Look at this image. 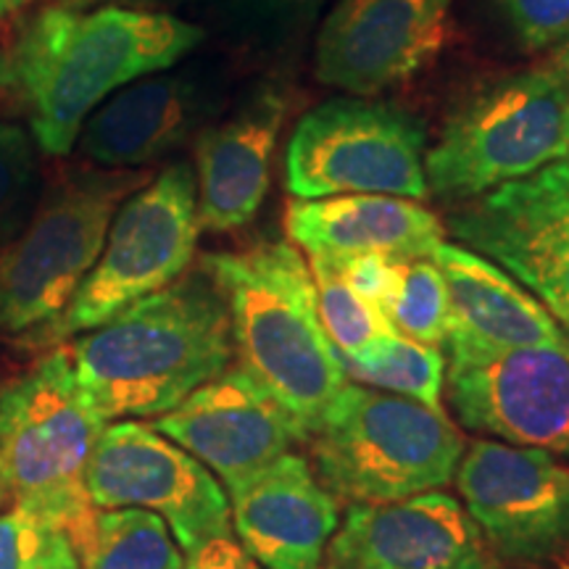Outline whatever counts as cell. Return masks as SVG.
I'll return each instance as SVG.
<instances>
[{"label":"cell","instance_id":"6da1fadb","mask_svg":"<svg viewBox=\"0 0 569 569\" xmlns=\"http://www.w3.org/2000/svg\"><path fill=\"white\" fill-rule=\"evenodd\" d=\"M201 27L159 11L46 6L13 34L0 82L17 92L42 153L67 156L111 92L174 67Z\"/></svg>","mask_w":569,"mask_h":569},{"label":"cell","instance_id":"7a4b0ae2","mask_svg":"<svg viewBox=\"0 0 569 569\" xmlns=\"http://www.w3.org/2000/svg\"><path fill=\"white\" fill-rule=\"evenodd\" d=\"M67 346L77 386L106 422L167 415L234 359L224 296L203 269Z\"/></svg>","mask_w":569,"mask_h":569},{"label":"cell","instance_id":"3957f363","mask_svg":"<svg viewBox=\"0 0 569 569\" xmlns=\"http://www.w3.org/2000/svg\"><path fill=\"white\" fill-rule=\"evenodd\" d=\"M201 269L222 290L232 348L243 369L309 440L348 377L327 338L301 251L284 240L206 253Z\"/></svg>","mask_w":569,"mask_h":569},{"label":"cell","instance_id":"277c9868","mask_svg":"<svg viewBox=\"0 0 569 569\" xmlns=\"http://www.w3.org/2000/svg\"><path fill=\"white\" fill-rule=\"evenodd\" d=\"M306 446L340 507H377L448 486L467 440L446 409L346 382Z\"/></svg>","mask_w":569,"mask_h":569},{"label":"cell","instance_id":"5b68a950","mask_svg":"<svg viewBox=\"0 0 569 569\" xmlns=\"http://www.w3.org/2000/svg\"><path fill=\"white\" fill-rule=\"evenodd\" d=\"M106 419L77 386L69 346H53L0 386V488L6 509L77 536L96 507L84 475Z\"/></svg>","mask_w":569,"mask_h":569},{"label":"cell","instance_id":"8992f818","mask_svg":"<svg viewBox=\"0 0 569 569\" xmlns=\"http://www.w3.org/2000/svg\"><path fill=\"white\" fill-rule=\"evenodd\" d=\"M151 182L140 169L61 177L0 248V338L21 343L63 315L96 267L119 206Z\"/></svg>","mask_w":569,"mask_h":569},{"label":"cell","instance_id":"52a82bcc","mask_svg":"<svg viewBox=\"0 0 569 569\" xmlns=\"http://www.w3.org/2000/svg\"><path fill=\"white\" fill-rule=\"evenodd\" d=\"M569 153V90L551 67L496 77L453 109L425 153L427 190L478 198Z\"/></svg>","mask_w":569,"mask_h":569},{"label":"cell","instance_id":"ba28073f","mask_svg":"<svg viewBox=\"0 0 569 569\" xmlns=\"http://www.w3.org/2000/svg\"><path fill=\"white\" fill-rule=\"evenodd\" d=\"M198 232L196 174L184 163H174L119 206L96 267L63 315L19 346L48 351L69 343L140 298L169 288L193 264Z\"/></svg>","mask_w":569,"mask_h":569},{"label":"cell","instance_id":"9c48e42d","mask_svg":"<svg viewBox=\"0 0 569 569\" xmlns=\"http://www.w3.org/2000/svg\"><path fill=\"white\" fill-rule=\"evenodd\" d=\"M284 184L293 198L377 193L430 196L425 177V130L396 106L336 98L296 124L284 153Z\"/></svg>","mask_w":569,"mask_h":569},{"label":"cell","instance_id":"30bf717a","mask_svg":"<svg viewBox=\"0 0 569 569\" xmlns=\"http://www.w3.org/2000/svg\"><path fill=\"white\" fill-rule=\"evenodd\" d=\"M453 480L501 565L569 567V465L538 448L478 438Z\"/></svg>","mask_w":569,"mask_h":569},{"label":"cell","instance_id":"8fae6325","mask_svg":"<svg viewBox=\"0 0 569 569\" xmlns=\"http://www.w3.org/2000/svg\"><path fill=\"white\" fill-rule=\"evenodd\" d=\"M96 509H146L169 525L184 557L213 540L234 538L230 496L217 475L153 425H106L88 475Z\"/></svg>","mask_w":569,"mask_h":569},{"label":"cell","instance_id":"7c38bea8","mask_svg":"<svg viewBox=\"0 0 569 569\" xmlns=\"http://www.w3.org/2000/svg\"><path fill=\"white\" fill-rule=\"evenodd\" d=\"M448 230L507 269L569 332V153L525 180L461 201Z\"/></svg>","mask_w":569,"mask_h":569},{"label":"cell","instance_id":"4fadbf2b","mask_svg":"<svg viewBox=\"0 0 569 569\" xmlns=\"http://www.w3.org/2000/svg\"><path fill=\"white\" fill-rule=\"evenodd\" d=\"M446 393L467 430L569 457V346L448 356Z\"/></svg>","mask_w":569,"mask_h":569},{"label":"cell","instance_id":"5bb4252c","mask_svg":"<svg viewBox=\"0 0 569 569\" xmlns=\"http://www.w3.org/2000/svg\"><path fill=\"white\" fill-rule=\"evenodd\" d=\"M451 0H338L315 48L322 84L375 96L422 74L448 42Z\"/></svg>","mask_w":569,"mask_h":569},{"label":"cell","instance_id":"9a60e30c","mask_svg":"<svg viewBox=\"0 0 569 569\" xmlns=\"http://www.w3.org/2000/svg\"><path fill=\"white\" fill-rule=\"evenodd\" d=\"M153 427L211 469L227 493L301 443L293 419L238 365L156 417Z\"/></svg>","mask_w":569,"mask_h":569},{"label":"cell","instance_id":"2e32d148","mask_svg":"<svg viewBox=\"0 0 569 569\" xmlns=\"http://www.w3.org/2000/svg\"><path fill=\"white\" fill-rule=\"evenodd\" d=\"M459 498L422 493L377 507H346L322 569H501Z\"/></svg>","mask_w":569,"mask_h":569},{"label":"cell","instance_id":"e0dca14e","mask_svg":"<svg viewBox=\"0 0 569 569\" xmlns=\"http://www.w3.org/2000/svg\"><path fill=\"white\" fill-rule=\"evenodd\" d=\"M227 496L232 536L261 569H322L340 503L319 486L309 459L284 453Z\"/></svg>","mask_w":569,"mask_h":569},{"label":"cell","instance_id":"ac0fdd59","mask_svg":"<svg viewBox=\"0 0 569 569\" xmlns=\"http://www.w3.org/2000/svg\"><path fill=\"white\" fill-rule=\"evenodd\" d=\"M448 290V356L569 346V332L496 261L461 243L430 253Z\"/></svg>","mask_w":569,"mask_h":569},{"label":"cell","instance_id":"d6986e66","mask_svg":"<svg viewBox=\"0 0 569 569\" xmlns=\"http://www.w3.org/2000/svg\"><path fill=\"white\" fill-rule=\"evenodd\" d=\"M290 101L282 88L267 84L222 124L196 142L198 224L209 232H232L251 224L269 190L272 161Z\"/></svg>","mask_w":569,"mask_h":569},{"label":"cell","instance_id":"ffe728a7","mask_svg":"<svg viewBox=\"0 0 569 569\" xmlns=\"http://www.w3.org/2000/svg\"><path fill=\"white\" fill-rule=\"evenodd\" d=\"M284 230L306 253L396 259H430L446 240V224L415 198L346 193L293 198L284 209Z\"/></svg>","mask_w":569,"mask_h":569},{"label":"cell","instance_id":"44dd1931","mask_svg":"<svg viewBox=\"0 0 569 569\" xmlns=\"http://www.w3.org/2000/svg\"><path fill=\"white\" fill-rule=\"evenodd\" d=\"M209 111L201 80L190 74H148L127 84L82 124L80 148L109 169H134L190 138Z\"/></svg>","mask_w":569,"mask_h":569},{"label":"cell","instance_id":"7402d4cb","mask_svg":"<svg viewBox=\"0 0 569 569\" xmlns=\"http://www.w3.org/2000/svg\"><path fill=\"white\" fill-rule=\"evenodd\" d=\"M69 543L80 569H184L188 561L169 525L146 509H96Z\"/></svg>","mask_w":569,"mask_h":569},{"label":"cell","instance_id":"603a6c76","mask_svg":"<svg viewBox=\"0 0 569 569\" xmlns=\"http://www.w3.org/2000/svg\"><path fill=\"white\" fill-rule=\"evenodd\" d=\"M340 365H343L348 380H353L356 386L386 390L393 396L415 398V401L427 403L432 409H443V348L417 343V340L393 330L365 359L340 356Z\"/></svg>","mask_w":569,"mask_h":569},{"label":"cell","instance_id":"cb8c5ba5","mask_svg":"<svg viewBox=\"0 0 569 569\" xmlns=\"http://www.w3.org/2000/svg\"><path fill=\"white\" fill-rule=\"evenodd\" d=\"M309 272L317 290V309L327 338L346 359H365L396 330L380 306L365 298L340 274L330 256L311 253Z\"/></svg>","mask_w":569,"mask_h":569},{"label":"cell","instance_id":"d4e9b609","mask_svg":"<svg viewBox=\"0 0 569 569\" xmlns=\"http://www.w3.org/2000/svg\"><path fill=\"white\" fill-rule=\"evenodd\" d=\"M388 319L401 336L443 348L448 338V290L432 259H398Z\"/></svg>","mask_w":569,"mask_h":569},{"label":"cell","instance_id":"484cf974","mask_svg":"<svg viewBox=\"0 0 569 569\" xmlns=\"http://www.w3.org/2000/svg\"><path fill=\"white\" fill-rule=\"evenodd\" d=\"M38 159L21 127L0 122V248L11 243L38 206Z\"/></svg>","mask_w":569,"mask_h":569},{"label":"cell","instance_id":"4316f807","mask_svg":"<svg viewBox=\"0 0 569 569\" xmlns=\"http://www.w3.org/2000/svg\"><path fill=\"white\" fill-rule=\"evenodd\" d=\"M525 51L557 48L569 38V0H496Z\"/></svg>","mask_w":569,"mask_h":569},{"label":"cell","instance_id":"83f0119b","mask_svg":"<svg viewBox=\"0 0 569 569\" xmlns=\"http://www.w3.org/2000/svg\"><path fill=\"white\" fill-rule=\"evenodd\" d=\"M51 528L24 511H0V569H34L42 549H46Z\"/></svg>","mask_w":569,"mask_h":569},{"label":"cell","instance_id":"f1b7e54d","mask_svg":"<svg viewBox=\"0 0 569 569\" xmlns=\"http://www.w3.org/2000/svg\"><path fill=\"white\" fill-rule=\"evenodd\" d=\"M325 256V253H322ZM340 269V274L369 298L375 306H380L388 315L390 298L396 293L398 282V259L386 253H359V256H330Z\"/></svg>","mask_w":569,"mask_h":569},{"label":"cell","instance_id":"f546056e","mask_svg":"<svg viewBox=\"0 0 569 569\" xmlns=\"http://www.w3.org/2000/svg\"><path fill=\"white\" fill-rule=\"evenodd\" d=\"M230 3L253 27L280 40L284 34L306 30L325 6V0H230Z\"/></svg>","mask_w":569,"mask_h":569},{"label":"cell","instance_id":"4dcf8cb0","mask_svg":"<svg viewBox=\"0 0 569 569\" xmlns=\"http://www.w3.org/2000/svg\"><path fill=\"white\" fill-rule=\"evenodd\" d=\"M184 569H261L256 561L243 551V546L234 538L213 540L203 546L201 551L188 557Z\"/></svg>","mask_w":569,"mask_h":569},{"label":"cell","instance_id":"1f68e13d","mask_svg":"<svg viewBox=\"0 0 569 569\" xmlns=\"http://www.w3.org/2000/svg\"><path fill=\"white\" fill-rule=\"evenodd\" d=\"M34 569H80V559H77V553L71 549L69 538L63 536V532H51V538H48L46 549H42L38 567Z\"/></svg>","mask_w":569,"mask_h":569},{"label":"cell","instance_id":"d6a6232c","mask_svg":"<svg viewBox=\"0 0 569 569\" xmlns=\"http://www.w3.org/2000/svg\"><path fill=\"white\" fill-rule=\"evenodd\" d=\"M549 67L557 71V77H559L561 82H565V88L569 90V38L565 42H559L557 48H553V56H551Z\"/></svg>","mask_w":569,"mask_h":569},{"label":"cell","instance_id":"836d02e7","mask_svg":"<svg viewBox=\"0 0 569 569\" xmlns=\"http://www.w3.org/2000/svg\"><path fill=\"white\" fill-rule=\"evenodd\" d=\"M27 3H32V0H0V17L19 11L21 6H27Z\"/></svg>","mask_w":569,"mask_h":569},{"label":"cell","instance_id":"e575fe53","mask_svg":"<svg viewBox=\"0 0 569 569\" xmlns=\"http://www.w3.org/2000/svg\"><path fill=\"white\" fill-rule=\"evenodd\" d=\"M0 509H3V488H0Z\"/></svg>","mask_w":569,"mask_h":569}]
</instances>
